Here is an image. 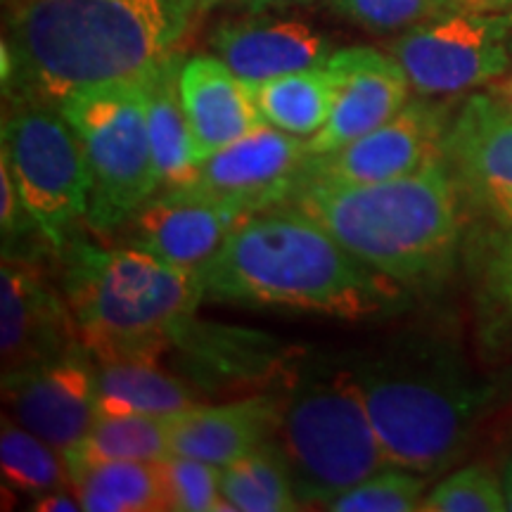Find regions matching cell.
<instances>
[{
  "instance_id": "1",
  "label": "cell",
  "mask_w": 512,
  "mask_h": 512,
  "mask_svg": "<svg viewBox=\"0 0 512 512\" xmlns=\"http://www.w3.org/2000/svg\"><path fill=\"white\" fill-rule=\"evenodd\" d=\"M195 0H5L3 93L60 107L69 95L136 81L181 53Z\"/></svg>"
},
{
  "instance_id": "2",
  "label": "cell",
  "mask_w": 512,
  "mask_h": 512,
  "mask_svg": "<svg viewBox=\"0 0 512 512\" xmlns=\"http://www.w3.org/2000/svg\"><path fill=\"white\" fill-rule=\"evenodd\" d=\"M200 283L209 302L311 311L351 323L392 316L406 294L294 204L242 221Z\"/></svg>"
},
{
  "instance_id": "3",
  "label": "cell",
  "mask_w": 512,
  "mask_h": 512,
  "mask_svg": "<svg viewBox=\"0 0 512 512\" xmlns=\"http://www.w3.org/2000/svg\"><path fill=\"white\" fill-rule=\"evenodd\" d=\"M287 204L406 290L444 278L463 235V195L444 159L380 183L304 181Z\"/></svg>"
},
{
  "instance_id": "4",
  "label": "cell",
  "mask_w": 512,
  "mask_h": 512,
  "mask_svg": "<svg viewBox=\"0 0 512 512\" xmlns=\"http://www.w3.org/2000/svg\"><path fill=\"white\" fill-rule=\"evenodd\" d=\"M389 465L434 475L463 458L501 384L472 373L448 344L408 339L354 366Z\"/></svg>"
},
{
  "instance_id": "5",
  "label": "cell",
  "mask_w": 512,
  "mask_h": 512,
  "mask_svg": "<svg viewBox=\"0 0 512 512\" xmlns=\"http://www.w3.org/2000/svg\"><path fill=\"white\" fill-rule=\"evenodd\" d=\"M60 259L76 337L93 361H162L204 302L200 275L143 249L76 235Z\"/></svg>"
},
{
  "instance_id": "6",
  "label": "cell",
  "mask_w": 512,
  "mask_h": 512,
  "mask_svg": "<svg viewBox=\"0 0 512 512\" xmlns=\"http://www.w3.org/2000/svg\"><path fill=\"white\" fill-rule=\"evenodd\" d=\"M275 441L302 505H320L389 465L356 370L311 366L283 392Z\"/></svg>"
},
{
  "instance_id": "7",
  "label": "cell",
  "mask_w": 512,
  "mask_h": 512,
  "mask_svg": "<svg viewBox=\"0 0 512 512\" xmlns=\"http://www.w3.org/2000/svg\"><path fill=\"white\" fill-rule=\"evenodd\" d=\"M147 76L86 88L60 105L86 155L91 174L86 226L100 238L119 233L159 192L147 126Z\"/></svg>"
},
{
  "instance_id": "8",
  "label": "cell",
  "mask_w": 512,
  "mask_h": 512,
  "mask_svg": "<svg viewBox=\"0 0 512 512\" xmlns=\"http://www.w3.org/2000/svg\"><path fill=\"white\" fill-rule=\"evenodd\" d=\"M0 140V164L60 256L91 209V174L74 128L60 107L8 100Z\"/></svg>"
},
{
  "instance_id": "9",
  "label": "cell",
  "mask_w": 512,
  "mask_h": 512,
  "mask_svg": "<svg viewBox=\"0 0 512 512\" xmlns=\"http://www.w3.org/2000/svg\"><path fill=\"white\" fill-rule=\"evenodd\" d=\"M512 8L465 3L401 31L389 53L422 98H451L491 86L512 64Z\"/></svg>"
},
{
  "instance_id": "10",
  "label": "cell",
  "mask_w": 512,
  "mask_h": 512,
  "mask_svg": "<svg viewBox=\"0 0 512 512\" xmlns=\"http://www.w3.org/2000/svg\"><path fill=\"white\" fill-rule=\"evenodd\" d=\"M453 110L446 102L408 100V105L354 143L309 157L304 181L380 183L415 174L444 159V138ZM302 181V183H304Z\"/></svg>"
},
{
  "instance_id": "11",
  "label": "cell",
  "mask_w": 512,
  "mask_h": 512,
  "mask_svg": "<svg viewBox=\"0 0 512 512\" xmlns=\"http://www.w3.org/2000/svg\"><path fill=\"white\" fill-rule=\"evenodd\" d=\"M3 401L12 420L57 451H69L100 418L93 356L79 344L50 361L3 373Z\"/></svg>"
},
{
  "instance_id": "12",
  "label": "cell",
  "mask_w": 512,
  "mask_h": 512,
  "mask_svg": "<svg viewBox=\"0 0 512 512\" xmlns=\"http://www.w3.org/2000/svg\"><path fill=\"white\" fill-rule=\"evenodd\" d=\"M309 157L306 138L261 124L202 159L188 185L254 216L292 200L304 181Z\"/></svg>"
},
{
  "instance_id": "13",
  "label": "cell",
  "mask_w": 512,
  "mask_h": 512,
  "mask_svg": "<svg viewBox=\"0 0 512 512\" xmlns=\"http://www.w3.org/2000/svg\"><path fill=\"white\" fill-rule=\"evenodd\" d=\"M249 219L238 207L181 185L159 190L126 221L121 245L143 249L164 264L200 275Z\"/></svg>"
},
{
  "instance_id": "14",
  "label": "cell",
  "mask_w": 512,
  "mask_h": 512,
  "mask_svg": "<svg viewBox=\"0 0 512 512\" xmlns=\"http://www.w3.org/2000/svg\"><path fill=\"white\" fill-rule=\"evenodd\" d=\"M444 162L460 195L496 221L512 219V110L494 93H475L453 110Z\"/></svg>"
},
{
  "instance_id": "15",
  "label": "cell",
  "mask_w": 512,
  "mask_h": 512,
  "mask_svg": "<svg viewBox=\"0 0 512 512\" xmlns=\"http://www.w3.org/2000/svg\"><path fill=\"white\" fill-rule=\"evenodd\" d=\"M79 347L62 287L50 283L41 261L3 259L0 268V358L3 373L50 361Z\"/></svg>"
},
{
  "instance_id": "16",
  "label": "cell",
  "mask_w": 512,
  "mask_h": 512,
  "mask_svg": "<svg viewBox=\"0 0 512 512\" xmlns=\"http://www.w3.org/2000/svg\"><path fill=\"white\" fill-rule=\"evenodd\" d=\"M337 76V100L316 136L306 140L309 155H328L394 119L411 98V81L396 57L375 48H344L328 57Z\"/></svg>"
},
{
  "instance_id": "17",
  "label": "cell",
  "mask_w": 512,
  "mask_h": 512,
  "mask_svg": "<svg viewBox=\"0 0 512 512\" xmlns=\"http://www.w3.org/2000/svg\"><path fill=\"white\" fill-rule=\"evenodd\" d=\"M209 48L247 83L320 67L335 53L328 38L302 19L261 15L219 24Z\"/></svg>"
},
{
  "instance_id": "18",
  "label": "cell",
  "mask_w": 512,
  "mask_h": 512,
  "mask_svg": "<svg viewBox=\"0 0 512 512\" xmlns=\"http://www.w3.org/2000/svg\"><path fill=\"white\" fill-rule=\"evenodd\" d=\"M283 394H252L223 403H197L174 415L171 451L228 467L275 437Z\"/></svg>"
},
{
  "instance_id": "19",
  "label": "cell",
  "mask_w": 512,
  "mask_h": 512,
  "mask_svg": "<svg viewBox=\"0 0 512 512\" xmlns=\"http://www.w3.org/2000/svg\"><path fill=\"white\" fill-rule=\"evenodd\" d=\"M181 98L188 112L197 157L207 159L264 124L252 88L216 55L185 57Z\"/></svg>"
},
{
  "instance_id": "20",
  "label": "cell",
  "mask_w": 512,
  "mask_h": 512,
  "mask_svg": "<svg viewBox=\"0 0 512 512\" xmlns=\"http://www.w3.org/2000/svg\"><path fill=\"white\" fill-rule=\"evenodd\" d=\"M171 349L181 356L183 373L195 389L261 380L266 373H273L283 358L275 339H266L252 330L204 323L197 318L178 332Z\"/></svg>"
},
{
  "instance_id": "21",
  "label": "cell",
  "mask_w": 512,
  "mask_h": 512,
  "mask_svg": "<svg viewBox=\"0 0 512 512\" xmlns=\"http://www.w3.org/2000/svg\"><path fill=\"white\" fill-rule=\"evenodd\" d=\"M183 60L181 53L171 55L147 76V126L159 190L188 185L200 169L195 136L181 98Z\"/></svg>"
},
{
  "instance_id": "22",
  "label": "cell",
  "mask_w": 512,
  "mask_h": 512,
  "mask_svg": "<svg viewBox=\"0 0 512 512\" xmlns=\"http://www.w3.org/2000/svg\"><path fill=\"white\" fill-rule=\"evenodd\" d=\"M100 415H178L202 403V394L162 361H95Z\"/></svg>"
},
{
  "instance_id": "23",
  "label": "cell",
  "mask_w": 512,
  "mask_h": 512,
  "mask_svg": "<svg viewBox=\"0 0 512 512\" xmlns=\"http://www.w3.org/2000/svg\"><path fill=\"white\" fill-rule=\"evenodd\" d=\"M264 124L299 138H313L328 124L337 100V76L328 64L249 83Z\"/></svg>"
},
{
  "instance_id": "24",
  "label": "cell",
  "mask_w": 512,
  "mask_h": 512,
  "mask_svg": "<svg viewBox=\"0 0 512 512\" xmlns=\"http://www.w3.org/2000/svg\"><path fill=\"white\" fill-rule=\"evenodd\" d=\"M72 491L88 512L166 510L162 460H107L69 470Z\"/></svg>"
},
{
  "instance_id": "25",
  "label": "cell",
  "mask_w": 512,
  "mask_h": 512,
  "mask_svg": "<svg viewBox=\"0 0 512 512\" xmlns=\"http://www.w3.org/2000/svg\"><path fill=\"white\" fill-rule=\"evenodd\" d=\"M171 425L174 415H100L91 432L79 444L64 451L67 470L107 463V460H157L169 458L171 453Z\"/></svg>"
},
{
  "instance_id": "26",
  "label": "cell",
  "mask_w": 512,
  "mask_h": 512,
  "mask_svg": "<svg viewBox=\"0 0 512 512\" xmlns=\"http://www.w3.org/2000/svg\"><path fill=\"white\" fill-rule=\"evenodd\" d=\"M221 491L228 510L292 512L302 510L283 448L271 439L245 458L221 467Z\"/></svg>"
},
{
  "instance_id": "27",
  "label": "cell",
  "mask_w": 512,
  "mask_h": 512,
  "mask_svg": "<svg viewBox=\"0 0 512 512\" xmlns=\"http://www.w3.org/2000/svg\"><path fill=\"white\" fill-rule=\"evenodd\" d=\"M0 470L5 486L31 498L48 491L72 489L62 451L8 418V413L3 415L0 430Z\"/></svg>"
},
{
  "instance_id": "28",
  "label": "cell",
  "mask_w": 512,
  "mask_h": 512,
  "mask_svg": "<svg viewBox=\"0 0 512 512\" xmlns=\"http://www.w3.org/2000/svg\"><path fill=\"white\" fill-rule=\"evenodd\" d=\"M482 268L479 283V318L486 342L505 347L512 344V219L498 221Z\"/></svg>"
},
{
  "instance_id": "29",
  "label": "cell",
  "mask_w": 512,
  "mask_h": 512,
  "mask_svg": "<svg viewBox=\"0 0 512 512\" xmlns=\"http://www.w3.org/2000/svg\"><path fill=\"white\" fill-rule=\"evenodd\" d=\"M425 475L387 465L323 505L332 512H415L425 501Z\"/></svg>"
},
{
  "instance_id": "30",
  "label": "cell",
  "mask_w": 512,
  "mask_h": 512,
  "mask_svg": "<svg viewBox=\"0 0 512 512\" xmlns=\"http://www.w3.org/2000/svg\"><path fill=\"white\" fill-rule=\"evenodd\" d=\"M425 512H505L508 496L501 475L486 465H465L427 491Z\"/></svg>"
},
{
  "instance_id": "31",
  "label": "cell",
  "mask_w": 512,
  "mask_h": 512,
  "mask_svg": "<svg viewBox=\"0 0 512 512\" xmlns=\"http://www.w3.org/2000/svg\"><path fill=\"white\" fill-rule=\"evenodd\" d=\"M164 503L171 512L228 510L221 491V467L171 453L162 460Z\"/></svg>"
},
{
  "instance_id": "32",
  "label": "cell",
  "mask_w": 512,
  "mask_h": 512,
  "mask_svg": "<svg viewBox=\"0 0 512 512\" xmlns=\"http://www.w3.org/2000/svg\"><path fill=\"white\" fill-rule=\"evenodd\" d=\"M330 8L373 34H401L472 0H328Z\"/></svg>"
},
{
  "instance_id": "33",
  "label": "cell",
  "mask_w": 512,
  "mask_h": 512,
  "mask_svg": "<svg viewBox=\"0 0 512 512\" xmlns=\"http://www.w3.org/2000/svg\"><path fill=\"white\" fill-rule=\"evenodd\" d=\"M0 235H3V259L41 261L48 254H57L41 223L24 204L5 164H0Z\"/></svg>"
},
{
  "instance_id": "34",
  "label": "cell",
  "mask_w": 512,
  "mask_h": 512,
  "mask_svg": "<svg viewBox=\"0 0 512 512\" xmlns=\"http://www.w3.org/2000/svg\"><path fill=\"white\" fill-rule=\"evenodd\" d=\"M31 510L36 512H76L81 510V503L76 494H67V489L48 491V494L31 498Z\"/></svg>"
},
{
  "instance_id": "35",
  "label": "cell",
  "mask_w": 512,
  "mask_h": 512,
  "mask_svg": "<svg viewBox=\"0 0 512 512\" xmlns=\"http://www.w3.org/2000/svg\"><path fill=\"white\" fill-rule=\"evenodd\" d=\"M489 93H494L496 98L503 102V105H508L512 110V72L503 74L501 79H496L494 83H491Z\"/></svg>"
},
{
  "instance_id": "36",
  "label": "cell",
  "mask_w": 512,
  "mask_h": 512,
  "mask_svg": "<svg viewBox=\"0 0 512 512\" xmlns=\"http://www.w3.org/2000/svg\"><path fill=\"white\" fill-rule=\"evenodd\" d=\"M501 479H503V486H505V496H508V510H512V453L508 456V460H505Z\"/></svg>"
},
{
  "instance_id": "37",
  "label": "cell",
  "mask_w": 512,
  "mask_h": 512,
  "mask_svg": "<svg viewBox=\"0 0 512 512\" xmlns=\"http://www.w3.org/2000/svg\"><path fill=\"white\" fill-rule=\"evenodd\" d=\"M292 3H309V0H247V5L256 10H266L273 8V5H292Z\"/></svg>"
},
{
  "instance_id": "38",
  "label": "cell",
  "mask_w": 512,
  "mask_h": 512,
  "mask_svg": "<svg viewBox=\"0 0 512 512\" xmlns=\"http://www.w3.org/2000/svg\"><path fill=\"white\" fill-rule=\"evenodd\" d=\"M219 3H223V0H195L197 10H200V12L214 8V5H219Z\"/></svg>"
},
{
  "instance_id": "39",
  "label": "cell",
  "mask_w": 512,
  "mask_h": 512,
  "mask_svg": "<svg viewBox=\"0 0 512 512\" xmlns=\"http://www.w3.org/2000/svg\"><path fill=\"white\" fill-rule=\"evenodd\" d=\"M501 384V399L505 394H512V370H510V375H508V380H503V382H498Z\"/></svg>"
},
{
  "instance_id": "40",
  "label": "cell",
  "mask_w": 512,
  "mask_h": 512,
  "mask_svg": "<svg viewBox=\"0 0 512 512\" xmlns=\"http://www.w3.org/2000/svg\"><path fill=\"white\" fill-rule=\"evenodd\" d=\"M482 3H489V5H501V8H508V5H505L503 0H482Z\"/></svg>"
},
{
  "instance_id": "41",
  "label": "cell",
  "mask_w": 512,
  "mask_h": 512,
  "mask_svg": "<svg viewBox=\"0 0 512 512\" xmlns=\"http://www.w3.org/2000/svg\"><path fill=\"white\" fill-rule=\"evenodd\" d=\"M510 50H512V41H510Z\"/></svg>"
}]
</instances>
